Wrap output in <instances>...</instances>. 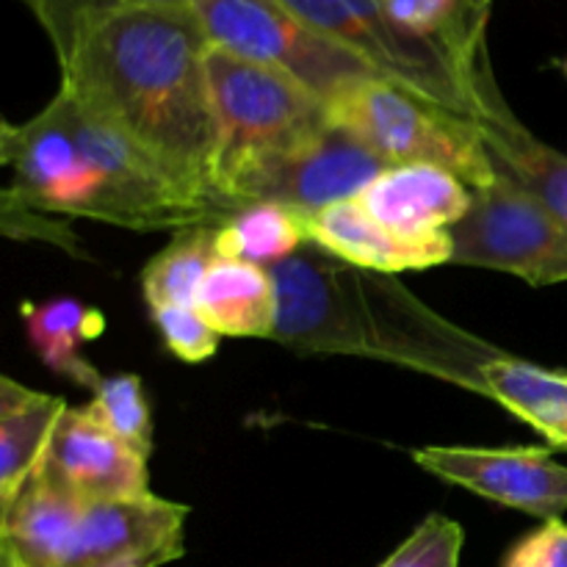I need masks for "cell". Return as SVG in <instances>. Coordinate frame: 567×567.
<instances>
[{
    "label": "cell",
    "instance_id": "1",
    "mask_svg": "<svg viewBox=\"0 0 567 567\" xmlns=\"http://www.w3.org/2000/svg\"><path fill=\"white\" fill-rule=\"evenodd\" d=\"M208 44L188 6H133L81 22L55 59L59 89L125 133L225 225L238 210L219 197L214 183Z\"/></svg>",
    "mask_w": 567,
    "mask_h": 567
},
{
    "label": "cell",
    "instance_id": "2",
    "mask_svg": "<svg viewBox=\"0 0 567 567\" xmlns=\"http://www.w3.org/2000/svg\"><path fill=\"white\" fill-rule=\"evenodd\" d=\"M277 293L275 341L310 354H365L424 369L480 393L496 352L463 336L402 288L332 258L319 244L269 269Z\"/></svg>",
    "mask_w": 567,
    "mask_h": 567
},
{
    "label": "cell",
    "instance_id": "3",
    "mask_svg": "<svg viewBox=\"0 0 567 567\" xmlns=\"http://www.w3.org/2000/svg\"><path fill=\"white\" fill-rule=\"evenodd\" d=\"M205 75L216 120L214 183L236 208L230 194L247 172L319 138L330 116L324 100L297 78L216 44L205 53Z\"/></svg>",
    "mask_w": 567,
    "mask_h": 567
},
{
    "label": "cell",
    "instance_id": "4",
    "mask_svg": "<svg viewBox=\"0 0 567 567\" xmlns=\"http://www.w3.org/2000/svg\"><path fill=\"white\" fill-rule=\"evenodd\" d=\"M330 125L391 166L430 164L452 172L471 188H485L498 169L471 116L449 111L388 78H360L324 100Z\"/></svg>",
    "mask_w": 567,
    "mask_h": 567
},
{
    "label": "cell",
    "instance_id": "5",
    "mask_svg": "<svg viewBox=\"0 0 567 567\" xmlns=\"http://www.w3.org/2000/svg\"><path fill=\"white\" fill-rule=\"evenodd\" d=\"M299 20L332 39L377 75L432 100L449 111L480 120L498 94L496 83H476L441 44L404 31L382 0H282Z\"/></svg>",
    "mask_w": 567,
    "mask_h": 567
},
{
    "label": "cell",
    "instance_id": "6",
    "mask_svg": "<svg viewBox=\"0 0 567 567\" xmlns=\"http://www.w3.org/2000/svg\"><path fill=\"white\" fill-rule=\"evenodd\" d=\"M188 9L210 44L297 78L321 100L377 75L363 59L299 20L282 0H188Z\"/></svg>",
    "mask_w": 567,
    "mask_h": 567
},
{
    "label": "cell",
    "instance_id": "7",
    "mask_svg": "<svg viewBox=\"0 0 567 567\" xmlns=\"http://www.w3.org/2000/svg\"><path fill=\"white\" fill-rule=\"evenodd\" d=\"M449 233L452 264L509 271L532 286L567 282V227L504 169L474 188L468 216Z\"/></svg>",
    "mask_w": 567,
    "mask_h": 567
},
{
    "label": "cell",
    "instance_id": "8",
    "mask_svg": "<svg viewBox=\"0 0 567 567\" xmlns=\"http://www.w3.org/2000/svg\"><path fill=\"white\" fill-rule=\"evenodd\" d=\"M385 169H391L388 161L347 131L330 125L305 147L247 172L236 183L230 199L236 208L280 203L313 216L336 203L358 199Z\"/></svg>",
    "mask_w": 567,
    "mask_h": 567
},
{
    "label": "cell",
    "instance_id": "9",
    "mask_svg": "<svg viewBox=\"0 0 567 567\" xmlns=\"http://www.w3.org/2000/svg\"><path fill=\"white\" fill-rule=\"evenodd\" d=\"M413 457L437 480L535 518L554 520L567 509V465L554 460L551 449L426 446Z\"/></svg>",
    "mask_w": 567,
    "mask_h": 567
},
{
    "label": "cell",
    "instance_id": "10",
    "mask_svg": "<svg viewBox=\"0 0 567 567\" xmlns=\"http://www.w3.org/2000/svg\"><path fill=\"white\" fill-rule=\"evenodd\" d=\"M188 507L147 493L83 504L66 567H161L186 554Z\"/></svg>",
    "mask_w": 567,
    "mask_h": 567
},
{
    "label": "cell",
    "instance_id": "11",
    "mask_svg": "<svg viewBox=\"0 0 567 567\" xmlns=\"http://www.w3.org/2000/svg\"><path fill=\"white\" fill-rule=\"evenodd\" d=\"M147 460L105 432L86 410L66 408L50 435L42 465L70 487L81 502H116V498L147 496Z\"/></svg>",
    "mask_w": 567,
    "mask_h": 567
},
{
    "label": "cell",
    "instance_id": "12",
    "mask_svg": "<svg viewBox=\"0 0 567 567\" xmlns=\"http://www.w3.org/2000/svg\"><path fill=\"white\" fill-rule=\"evenodd\" d=\"M308 236L332 258L377 275L432 269L454 260V241L449 230L408 236L371 216L358 199L336 203L308 216Z\"/></svg>",
    "mask_w": 567,
    "mask_h": 567
},
{
    "label": "cell",
    "instance_id": "13",
    "mask_svg": "<svg viewBox=\"0 0 567 567\" xmlns=\"http://www.w3.org/2000/svg\"><path fill=\"white\" fill-rule=\"evenodd\" d=\"M83 504L39 463L0 507V567H66Z\"/></svg>",
    "mask_w": 567,
    "mask_h": 567
},
{
    "label": "cell",
    "instance_id": "14",
    "mask_svg": "<svg viewBox=\"0 0 567 567\" xmlns=\"http://www.w3.org/2000/svg\"><path fill=\"white\" fill-rule=\"evenodd\" d=\"M358 203L408 236H430L457 227L474 205V188L452 172L430 164H404L382 172Z\"/></svg>",
    "mask_w": 567,
    "mask_h": 567
},
{
    "label": "cell",
    "instance_id": "15",
    "mask_svg": "<svg viewBox=\"0 0 567 567\" xmlns=\"http://www.w3.org/2000/svg\"><path fill=\"white\" fill-rule=\"evenodd\" d=\"M476 125L498 169L515 177L537 203L546 205L567 227V155L532 136L515 120L502 94L487 103Z\"/></svg>",
    "mask_w": 567,
    "mask_h": 567
},
{
    "label": "cell",
    "instance_id": "16",
    "mask_svg": "<svg viewBox=\"0 0 567 567\" xmlns=\"http://www.w3.org/2000/svg\"><path fill=\"white\" fill-rule=\"evenodd\" d=\"M194 308L219 336H275L277 293L266 266L219 258L205 277Z\"/></svg>",
    "mask_w": 567,
    "mask_h": 567
},
{
    "label": "cell",
    "instance_id": "17",
    "mask_svg": "<svg viewBox=\"0 0 567 567\" xmlns=\"http://www.w3.org/2000/svg\"><path fill=\"white\" fill-rule=\"evenodd\" d=\"M480 385L485 396L567 452V374L496 352L482 363Z\"/></svg>",
    "mask_w": 567,
    "mask_h": 567
},
{
    "label": "cell",
    "instance_id": "18",
    "mask_svg": "<svg viewBox=\"0 0 567 567\" xmlns=\"http://www.w3.org/2000/svg\"><path fill=\"white\" fill-rule=\"evenodd\" d=\"M66 410L64 399L31 391L11 377L0 380V507L42 463L50 435Z\"/></svg>",
    "mask_w": 567,
    "mask_h": 567
},
{
    "label": "cell",
    "instance_id": "19",
    "mask_svg": "<svg viewBox=\"0 0 567 567\" xmlns=\"http://www.w3.org/2000/svg\"><path fill=\"white\" fill-rule=\"evenodd\" d=\"M20 316L33 352L50 371L92 391L103 382L100 371L81 354L83 343L94 341L105 330L100 310L72 297H55L20 305Z\"/></svg>",
    "mask_w": 567,
    "mask_h": 567
},
{
    "label": "cell",
    "instance_id": "20",
    "mask_svg": "<svg viewBox=\"0 0 567 567\" xmlns=\"http://www.w3.org/2000/svg\"><path fill=\"white\" fill-rule=\"evenodd\" d=\"M404 31L441 44L468 78L491 81L485 31L493 0H382Z\"/></svg>",
    "mask_w": 567,
    "mask_h": 567
},
{
    "label": "cell",
    "instance_id": "21",
    "mask_svg": "<svg viewBox=\"0 0 567 567\" xmlns=\"http://www.w3.org/2000/svg\"><path fill=\"white\" fill-rule=\"evenodd\" d=\"M310 244L308 214L280 203H252L216 227V252L255 266L282 264Z\"/></svg>",
    "mask_w": 567,
    "mask_h": 567
},
{
    "label": "cell",
    "instance_id": "22",
    "mask_svg": "<svg viewBox=\"0 0 567 567\" xmlns=\"http://www.w3.org/2000/svg\"><path fill=\"white\" fill-rule=\"evenodd\" d=\"M216 260V227L197 225L177 230L175 241L161 249L142 275V291L150 310L169 305L194 308L199 288Z\"/></svg>",
    "mask_w": 567,
    "mask_h": 567
},
{
    "label": "cell",
    "instance_id": "23",
    "mask_svg": "<svg viewBox=\"0 0 567 567\" xmlns=\"http://www.w3.org/2000/svg\"><path fill=\"white\" fill-rule=\"evenodd\" d=\"M83 410L105 432L142 452L144 457L153 454V415L136 374L103 377V382L94 388V399Z\"/></svg>",
    "mask_w": 567,
    "mask_h": 567
},
{
    "label": "cell",
    "instance_id": "24",
    "mask_svg": "<svg viewBox=\"0 0 567 567\" xmlns=\"http://www.w3.org/2000/svg\"><path fill=\"white\" fill-rule=\"evenodd\" d=\"M22 3L33 11L39 25L48 33L55 55H59L75 33V28L92 17L133 9V6H188V0H22Z\"/></svg>",
    "mask_w": 567,
    "mask_h": 567
},
{
    "label": "cell",
    "instance_id": "25",
    "mask_svg": "<svg viewBox=\"0 0 567 567\" xmlns=\"http://www.w3.org/2000/svg\"><path fill=\"white\" fill-rule=\"evenodd\" d=\"M463 529L446 515H430L380 567H460Z\"/></svg>",
    "mask_w": 567,
    "mask_h": 567
},
{
    "label": "cell",
    "instance_id": "26",
    "mask_svg": "<svg viewBox=\"0 0 567 567\" xmlns=\"http://www.w3.org/2000/svg\"><path fill=\"white\" fill-rule=\"evenodd\" d=\"M155 327L164 338L166 349L175 358L186 363H203L214 358L219 349V332L199 316L197 308H183V305H169V308H153Z\"/></svg>",
    "mask_w": 567,
    "mask_h": 567
},
{
    "label": "cell",
    "instance_id": "27",
    "mask_svg": "<svg viewBox=\"0 0 567 567\" xmlns=\"http://www.w3.org/2000/svg\"><path fill=\"white\" fill-rule=\"evenodd\" d=\"M504 567H567V524L554 518L526 535L504 559Z\"/></svg>",
    "mask_w": 567,
    "mask_h": 567
},
{
    "label": "cell",
    "instance_id": "28",
    "mask_svg": "<svg viewBox=\"0 0 567 567\" xmlns=\"http://www.w3.org/2000/svg\"><path fill=\"white\" fill-rule=\"evenodd\" d=\"M559 66H563V72H565V78H567V59L559 61Z\"/></svg>",
    "mask_w": 567,
    "mask_h": 567
}]
</instances>
